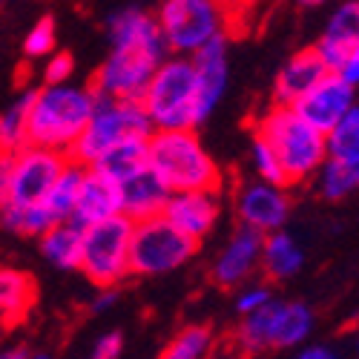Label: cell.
<instances>
[{"instance_id":"obj_17","label":"cell","mask_w":359,"mask_h":359,"mask_svg":"<svg viewBox=\"0 0 359 359\" xmlns=\"http://www.w3.org/2000/svg\"><path fill=\"white\" fill-rule=\"evenodd\" d=\"M219 210H222L219 190H182V193L170 196L164 216L175 227H182L184 233H190L193 238L201 242V238L216 227Z\"/></svg>"},{"instance_id":"obj_39","label":"cell","mask_w":359,"mask_h":359,"mask_svg":"<svg viewBox=\"0 0 359 359\" xmlns=\"http://www.w3.org/2000/svg\"><path fill=\"white\" fill-rule=\"evenodd\" d=\"M115 302H118V293H115L112 287H107V290L95 299V302H93V313H104V311H109Z\"/></svg>"},{"instance_id":"obj_41","label":"cell","mask_w":359,"mask_h":359,"mask_svg":"<svg viewBox=\"0 0 359 359\" xmlns=\"http://www.w3.org/2000/svg\"><path fill=\"white\" fill-rule=\"evenodd\" d=\"M0 4H4V0H0Z\"/></svg>"},{"instance_id":"obj_26","label":"cell","mask_w":359,"mask_h":359,"mask_svg":"<svg viewBox=\"0 0 359 359\" xmlns=\"http://www.w3.org/2000/svg\"><path fill=\"white\" fill-rule=\"evenodd\" d=\"M316 184H319L322 198L327 201H342L351 193H356L359 190V156H351V158L327 156V161L316 172Z\"/></svg>"},{"instance_id":"obj_10","label":"cell","mask_w":359,"mask_h":359,"mask_svg":"<svg viewBox=\"0 0 359 359\" xmlns=\"http://www.w3.org/2000/svg\"><path fill=\"white\" fill-rule=\"evenodd\" d=\"M67 164H69V153L38 147V144H26L20 153H15L9 198L4 204H15V207H20V210L43 204Z\"/></svg>"},{"instance_id":"obj_25","label":"cell","mask_w":359,"mask_h":359,"mask_svg":"<svg viewBox=\"0 0 359 359\" xmlns=\"http://www.w3.org/2000/svg\"><path fill=\"white\" fill-rule=\"evenodd\" d=\"M81 248H83V224H78L75 219L57 222L55 227H49L41 236V250L43 256L61 267V271H69V267H81Z\"/></svg>"},{"instance_id":"obj_19","label":"cell","mask_w":359,"mask_h":359,"mask_svg":"<svg viewBox=\"0 0 359 359\" xmlns=\"http://www.w3.org/2000/svg\"><path fill=\"white\" fill-rule=\"evenodd\" d=\"M327 72H331V67L325 64V57L316 52V46L296 52L273 81V104H296Z\"/></svg>"},{"instance_id":"obj_32","label":"cell","mask_w":359,"mask_h":359,"mask_svg":"<svg viewBox=\"0 0 359 359\" xmlns=\"http://www.w3.org/2000/svg\"><path fill=\"white\" fill-rule=\"evenodd\" d=\"M52 49H55V20L52 18H41L32 26V32L26 35L23 52H26V57H43Z\"/></svg>"},{"instance_id":"obj_11","label":"cell","mask_w":359,"mask_h":359,"mask_svg":"<svg viewBox=\"0 0 359 359\" xmlns=\"http://www.w3.org/2000/svg\"><path fill=\"white\" fill-rule=\"evenodd\" d=\"M158 23L170 52L178 55H193L198 46L222 32L216 0H164Z\"/></svg>"},{"instance_id":"obj_15","label":"cell","mask_w":359,"mask_h":359,"mask_svg":"<svg viewBox=\"0 0 359 359\" xmlns=\"http://www.w3.org/2000/svg\"><path fill=\"white\" fill-rule=\"evenodd\" d=\"M196 81H198V124H204L219 107L224 89H227V38L219 32L193 55Z\"/></svg>"},{"instance_id":"obj_14","label":"cell","mask_w":359,"mask_h":359,"mask_svg":"<svg viewBox=\"0 0 359 359\" xmlns=\"http://www.w3.org/2000/svg\"><path fill=\"white\" fill-rule=\"evenodd\" d=\"M287 187H279L273 182H248L236 193V213L238 222H245L262 233L282 230L290 216V198L285 193Z\"/></svg>"},{"instance_id":"obj_7","label":"cell","mask_w":359,"mask_h":359,"mask_svg":"<svg viewBox=\"0 0 359 359\" xmlns=\"http://www.w3.org/2000/svg\"><path fill=\"white\" fill-rule=\"evenodd\" d=\"M153 127L156 124H153V118H149L144 101L98 95L95 112L89 118L86 130L81 133V138L75 141V147L69 149V158H75L81 164H95L115 141L135 135V133L149 135Z\"/></svg>"},{"instance_id":"obj_16","label":"cell","mask_w":359,"mask_h":359,"mask_svg":"<svg viewBox=\"0 0 359 359\" xmlns=\"http://www.w3.org/2000/svg\"><path fill=\"white\" fill-rule=\"evenodd\" d=\"M124 213V190L121 182H115L112 175H107L98 167H86L83 175V184L78 193V204H75V213L72 219L83 227L104 222L109 216Z\"/></svg>"},{"instance_id":"obj_35","label":"cell","mask_w":359,"mask_h":359,"mask_svg":"<svg viewBox=\"0 0 359 359\" xmlns=\"http://www.w3.org/2000/svg\"><path fill=\"white\" fill-rule=\"evenodd\" d=\"M121 334H107V337H101L98 339V345L93 348V353L98 356V359H115L118 353H121Z\"/></svg>"},{"instance_id":"obj_5","label":"cell","mask_w":359,"mask_h":359,"mask_svg":"<svg viewBox=\"0 0 359 359\" xmlns=\"http://www.w3.org/2000/svg\"><path fill=\"white\" fill-rule=\"evenodd\" d=\"M144 107L158 130L198 127V81L193 57L161 61L144 93Z\"/></svg>"},{"instance_id":"obj_34","label":"cell","mask_w":359,"mask_h":359,"mask_svg":"<svg viewBox=\"0 0 359 359\" xmlns=\"http://www.w3.org/2000/svg\"><path fill=\"white\" fill-rule=\"evenodd\" d=\"M273 299V290L267 287V285H253V287H248L242 296L236 299V311L238 313H253V311H259L262 305H267Z\"/></svg>"},{"instance_id":"obj_9","label":"cell","mask_w":359,"mask_h":359,"mask_svg":"<svg viewBox=\"0 0 359 359\" xmlns=\"http://www.w3.org/2000/svg\"><path fill=\"white\" fill-rule=\"evenodd\" d=\"M164 49L153 46H112V55L101 64V69L93 75L89 86L95 95H112V98H133L144 101V93L156 69L164 61Z\"/></svg>"},{"instance_id":"obj_27","label":"cell","mask_w":359,"mask_h":359,"mask_svg":"<svg viewBox=\"0 0 359 359\" xmlns=\"http://www.w3.org/2000/svg\"><path fill=\"white\" fill-rule=\"evenodd\" d=\"M86 167H89V164H81V161L69 158V164L64 167L61 178L55 182L52 193L46 196L43 204L49 207V213L55 216V222L72 219L75 204H78V193H81V184H83V175H86Z\"/></svg>"},{"instance_id":"obj_24","label":"cell","mask_w":359,"mask_h":359,"mask_svg":"<svg viewBox=\"0 0 359 359\" xmlns=\"http://www.w3.org/2000/svg\"><path fill=\"white\" fill-rule=\"evenodd\" d=\"M35 279L29 273L12 271V267H0V322L6 327L23 322L29 308L35 305Z\"/></svg>"},{"instance_id":"obj_28","label":"cell","mask_w":359,"mask_h":359,"mask_svg":"<svg viewBox=\"0 0 359 359\" xmlns=\"http://www.w3.org/2000/svg\"><path fill=\"white\" fill-rule=\"evenodd\" d=\"M32 101L35 93H26L0 115V158L20 153L29 144V109H32Z\"/></svg>"},{"instance_id":"obj_37","label":"cell","mask_w":359,"mask_h":359,"mask_svg":"<svg viewBox=\"0 0 359 359\" xmlns=\"http://www.w3.org/2000/svg\"><path fill=\"white\" fill-rule=\"evenodd\" d=\"M12 164L15 156H4L0 158V204L9 198V184H12Z\"/></svg>"},{"instance_id":"obj_4","label":"cell","mask_w":359,"mask_h":359,"mask_svg":"<svg viewBox=\"0 0 359 359\" xmlns=\"http://www.w3.org/2000/svg\"><path fill=\"white\" fill-rule=\"evenodd\" d=\"M316 313L305 302H285L271 299L253 313L242 316V325L236 327V345L245 353H264V351H287L305 345L313 334Z\"/></svg>"},{"instance_id":"obj_12","label":"cell","mask_w":359,"mask_h":359,"mask_svg":"<svg viewBox=\"0 0 359 359\" xmlns=\"http://www.w3.org/2000/svg\"><path fill=\"white\" fill-rule=\"evenodd\" d=\"M356 89H359L356 83H351L337 69H331L322 81H316L293 107L299 109V115H305L313 127L331 133L345 118V112L359 101Z\"/></svg>"},{"instance_id":"obj_21","label":"cell","mask_w":359,"mask_h":359,"mask_svg":"<svg viewBox=\"0 0 359 359\" xmlns=\"http://www.w3.org/2000/svg\"><path fill=\"white\" fill-rule=\"evenodd\" d=\"M109 41L112 46H153V49H164L170 52L167 46V38L161 32V23L156 18H149L147 12L141 9H121L109 18Z\"/></svg>"},{"instance_id":"obj_1","label":"cell","mask_w":359,"mask_h":359,"mask_svg":"<svg viewBox=\"0 0 359 359\" xmlns=\"http://www.w3.org/2000/svg\"><path fill=\"white\" fill-rule=\"evenodd\" d=\"M256 135H262L273 147L290 184H302L313 178L331 156L327 153V133L313 127L305 115H299L293 104H273L259 118Z\"/></svg>"},{"instance_id":"obj_30","label":"cell","mask_w":359,"mask_h":359,"mask_svg":"<svg viewBox=\"0 0 359 359\" xmlns=\"http://www.w3.org/2000/svg\"><path fill=\"white\" fill-rule=\"evenodd\" d=\"M327 153L337 158L359 156V101L345 112L342 121L327 133Z\"/></svg>"},{"instance_id":"obj_6","label":"cell","mask_w":359,"mask_h":359,"mask_svg":"<svg viewBox=\"0 0 359 359\" xmlns=\"http://www.w3.org/2000/svg\"><path fill=\"white\" fill-rule=\"evenodd\" d=\"M133 230L135 219L127 213L109 216L83 227V248H81V271L95 287H115L124 276L133 273L130 250H133Z\"/></svg>"},{"instance_id":"obj_2","label":"cell","mask_w":359,"mask_h":359,"mask_svg":"<svg viewBox=\"0 0 359 359\" xmlns=\"http://www.w3.org/2000/svg\"><path fill=\"white\" fill-rule=\"evenodd\" d=\"M149 167L170 187V193L222 190V170L201 147L193 127L156 130L149 135Z\"/></svg>"},{"instance_id":"obj_31","label":"cell","mask_w":359,"mask_h":359,"mask_svg":"<svg viewBox=\"0 0 359 359\" xmlns=\"http://www.w3.org/2000/svg\"><path fill=\"white\" fill-rule=\"evenodd\" d=\"M250 158H253V170H256L259 178H264V182H273V184H279V187H290L287 172H285L279 156L273 153V147L267 144L262 135H253Z\"/></svg>"},{"instance_id":"obj_36","label":"cell","mask_w":359,"mask_h":359,"mask_svg":"<svg viewBox=\"0 0 359 359\" xmlns=\"http://www.w3.org/2000/svg\"><path fill=\"white\" fill-rule=\"evenodd\" d=\"M342 78H348L351 83H356L359 86V41L353 43V49L348 52V57H345V61H342V67L337 69Z\"/></svg>"},{"instance_id":"obj_38","label":"cell","mask_w":359,"mask_h":359,"mask_svg":"<svg viewBox=\"0 0 359 359\" xmlns=\"http://www.w3.org/2000/svg\"><path fill=\"white\" fill-rule=\"evenodd\" d=\"M299 356L302 359H334L337 351L327 348V345H305L302 351H299Z\"/></svg>"},{"instance_id":"obj_33","label":"cell","mask_w":359,"mask_h":359,"mask_svg":"<svg viewBox=\"0 0 359 359\" xmlns=\"http://www.w3.org/2000/svg\"><path fill=\"white\" fill-rule=\"evenodd\" d=\"M72 67H75V61H72V55H69V52H57V55H52V57H49V64H46V69H43V81H46V86L67 83L69 75H72Z\"/></svg>"},{"instance_id":"obj_23","label":"cell","mask_w":359,"mask_h":359,"mask_svg":"<svg viewBox=\"0 0 359 359\" xmlns=\"http://www.w3.org/2000/svg\"><path fill=\"white\" fill-rule=\"evenodd\" d=\"M305 267V250L285 230H273L264 236L262 271L271 282H287Z\"/></svg>"},{"instance_id":"obj_29","label":"cell","mask_w":359,"mask_h":359,"mask_svg":"<svg viewBox=\"0 0 359 359\" xmlns=\"http://www.w3.org/2000/svg\"><path fill=\"white\" fill-rule=\"evenodd\" d=\"M213 351V327L210 325H187L182 327L161 351L167 359H198Z\"/></svg>"},{"instance_id":"obj_3","label":"cell","mask_w":359,"mask_h":359,"mask_svg":"<svg viewBox=\"0 0 359 359\" xmlns=\"http://www.w3.org/2000/svg\"><path fill=\"white\" fill-rule=\"evenodd\" d=\"M95 101L98 95L93 89L86 93V89H75L67 83L35 93L32 109H29V144L69 153L93 118Z\"/></svg>"},{"instance_id":"obj_22","label":"cell","mask_w":359,"mask_h":359,"mask_svg":"<svg viewBox=\"0 0 359 359\" xmlns=\"http://www.w3.org/2000/svg\"><path fill=\"white\" fill-rule=\"evenodd\" d=\"M153 135V133H149ZM149 135H127L121 141H115L107 153L95 161V164H89V167H98L104 170L107 175H112L115 182H127V178H133L135 172L147 170L149 167Z\"/></svg>"},{"instance_id":"obj_13","label":"cell","mask_w":359,"mask_h":359,"mask_svg":"<svg viewBox=\"0 0 359 359\" xmlns=\"http://www.w3.org/2000/svg\"><path fill=\"white\" fill-rule=\"evenodd\" d=\"M264 236L267 233H262V230H256L245 222L238 224L236 233L230 236V242L224 245V250L219 253V259L213 262V271H210L213 285H219L222 290L245 285L262 267Z\"/></svg>"},{"instance_id":"obj_8","label":"cell","mask_w":359,"mask_h":359,"mask_svg":"<svg viewBox=\"0 0 359 359\" xmlns=\"http://www.w3.org/2000/svg\"><path fill=\"white\" fill-rule=\"evenodd\" d=\"M198 250V238L175 227L164 213L135 222L130 267L138 276H161L182 267Z\"/></svg>"},{"instance_id":"obj_18","label":"cell","mask_w":359,"mask_h":359,"mask_svg":"<svg viewBox=\"0 0 359 359\" xmlns=\"http://www.w3.org/2000/svg\"><path fill=\"white\" fill-rule=\"evenodd\" d=\"M356 41H359V0H342L327 18L316 41V52L325 57V64L331 69H339Z\"/></svg>"},{"instance_id":"obj_20","label":"cell","mask_w":359,"mask_h":359,"mask_svg":"<svg viewBox=\"0 0 359 359\" xmlns=\"http://www.w3.org/2000/svg\"><path fill=\"white\" fill-rule=\"evenodd\" d=\"M121 190H124V213L135 222L164 213V207L172 196L170 187L153 172V167H147V170L135 172L133 178H127Z\"/></svg>"},{"instance_id":"obj_40","label":"cell","mask_w":359,"mask_h":359,"mask_svg":"<svg viewBox=\"0 0 359 359\" xmlns=\"http://www.w3.org/2000/svg\"><path fill=\"white\" fill-rule=\"evenodd\" d=\"M299 6H305V9H319V6H325L327 0H296Z\"/></svg>"}]
</instances>
